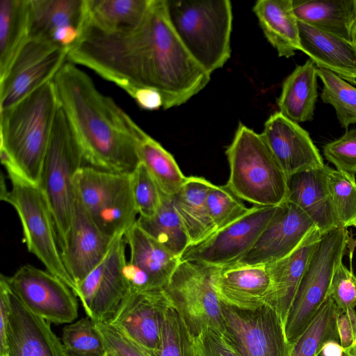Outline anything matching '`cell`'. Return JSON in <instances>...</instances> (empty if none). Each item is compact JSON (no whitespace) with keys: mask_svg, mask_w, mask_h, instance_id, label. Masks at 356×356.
I'll return each instance as SVG.
<instances>
[{"mask_svg":"<svg viewBox=\"0 0 356 356\" xmlns=\"http://www.w3.org/2000/svg\"><path fill=\"white\" fill-rule=\"evenodd\" d=\"M8 288V355L67 356L51 323L33 314Z\"/></svg>","mask_w":356,"mask_h":356,"instance_id":"obj_20","label":"cell"},{"mask_svg":"<svg viewBox=\"0 0 356 356\" xmlns=\"http://www.w3.org/2000/svg\"><path fill=\"white\" fill-rule=\"evenodd\" d=\"M211 280L219 301L226 307L254 310L266 305L270 287L266 265L212 266Z\"/></svg>","mask_w":356,"mask_h":356,"instance_id":"obj_19","label":"cell"},{"mask_svg":"<svg viewBox=\"0 0 356 356\" xmlns=\"http://www.w3.org/2000/svg\"><path fill=\"white\" fill-rule=\"evenodd\" d=\"M298 22L351 41L356 0H293Z\"/></svg>","mask_w":356,"mask_h":356,"instance_id":"obj_30","label":"cell"},{"mask_svg":"<svg viewBox=\"0 0 356 356\" xmlns=\"http://www.w3.org/2000/svg\"><path fill=\"white\" fill-rule=\"evenodd\" d=\"M194 356H239L232 342L221 331L207 329L192 337Z\"/></svg>","mask_w":356,"mask_h":356,"instance_id":"obj_42","label":"cell"},{"mask_svg":"<svg viewBox=\"0 0 356 356\" xmlns=\"http://www.w3.org/2000/svg\"><path fill=\"white\" fill-rule=\"evenodd\" d=\"M322 234L316 229L289 256L266 265L270 276L266 305L275 310L284 326L310 257Z\"/></svg>","mask_w":356,"mask_h":356,"instance_id":"obj_22","label":"cell"},{"mask_svg":"<svg viewBox=\"0 0 356 356\" xmlns=\"http://www.w3.org/2000/svg\"><path fill=\"white\" fill-rule=\"evenodd\" d=\"M114 238L97 226L75 193L72 221L60 248L62 261L75 289L103 259Z\"/></svg>","mask_w":356,"mask_h":356,"instance_id":"obj_17","label":"cell"},{"mask_svg":"<svg viewBox=\"0 0 356 356\" xmlns=\"http://www.w3.org/2000/svg\"><path fill=\"white\" fill-rule=\"evenodd\" d=\"M86 13V0H30L29 39L70 48L79 37Z\"/></svg>","mask_w":356,"mask_h":356,"instance_id":"obj_21","label":"cell"},{"mask_svg":"<svg viewBox=\"0 0 356 356\" xmlns=\"http://www.w3.org/2000/svg\"><path fill=\"white\" fill-rule=\"evenodd\" d=\"M326 181L333 213L339 227H356L355 175L326 166Z\"/></svg>","mask_w":356,"mask_h":356,"instance_id":"obj_35","label":"cell"},{"mask_svg":"<svg viewBox=\"0 0 356 356\" xmlns=\"http://www.w3.org/2000/svg\"><path fill=\"white\" fill-rule=\"evenodd\" d=\"M61 341L67 356H103L106 351L95 323L89 316L65 325Z\"/></svg>","mask_w":356,"mask_h":356,"instance_id":"obj_37","label":"cell"},{"mask_svg":"<svg viewBox=\"0 0 356 356\" xmlns=\"http://www.w3.org/2000/svg\"><path fill=\"white\" fill-rule=\"evenodd\" d=\"M137 104L145 110H156L163 106L161 95L155 90L150 89L137 90L131 96Z\"/></svg>","mask_w":356,"mask_h":356,"instance_id":"obj_47","label":"cell"},{"mask_svg":"<svg viewBox=\"0 0 356 356\" xmlns=\"http://www.w3.org/2000/svg\"><path fill=\"white\" fill-rule=\"evenodd\" d=\"M329 296L341 311L356 306V275L343 262L334 273Z\"/></svg>","mask_w":356,"mask_h":356,"instance_id":"obj_43","label":"cell"},{"mask_svg":"<svg viewBox=\"0 0 356 356\" xmlns=\"http://www.w3.org/2000/svg\"><path fill=\"white\" fill-rule=\"evenodd\" d=\"M261 134L287 179L325 165L308 131L280 111L268 118Z\"/></svg>","mask_w":356,"mask_h":356,"instance_id":"obj_18","label":"cell"},{"mask_svg":"<svg viewBox=\"0 0 356 356\" xmlns=\"http://www.w3.org/2000/svg\"><path fill=\"white\" fill-rule=\"evenodd\" d=\"M253 12L279 56L288 58L300 50L298 21L293 0H259L253 6Z\"/></svg>","mask_w":356,"mask_h":356,"instance_id":"obj_26","label":"cell"},{"mask_svg":"<svg viewBox=\"0 0 356 356\" xmlns=\"http://www.w3.org/2000/svg\"><path fill=\"white\" fill-rule=\"evenodd\" d=\"M317 67L308 59L285 79L277 99L279 111L299 123L313 120L318 99Z\"/></svg>","mask_w":356,"mask_h":356,"instance_id":"obj_28","label":"cell"},{"mask_svg":"<svg viewBox=\"0 0 356 356\" xmlns=\"http://www.w3.org/2000/svg\"><path fill=\"white\" fill-rule=\"evenodd\" d=\"M276 208L254 205L241 218L188 247L180 260L211 266L238 262L253 246Z\"/></svg>","mask_w":356,"mask_h":356,"instance_id":"obj_13","label":"cell"},{"mask_svg":"<svg viewBox=\"0 0 356 356\" xmlns=\"http://www.w3.org/2000/svg\"><path fill=\"white\" fill-rule=\"evenodd\" d=\"M10 310L9 288L3 275L0 278V356H8L7 327Z\"/></svg>","mask_w":356,"mask_h":356,"instance_id":"obj_45","label":"cell"},{"mask_svg":"<svg viewBox=\"0 0 356 356\" xmlns=\"http://www.w3.org/2000/svg\"><path fill=\"white\" fill-rule=\"evenodd\" d=\"M356 245V240H353L352 237H350L348 248H349L353 252L355 246Z\"/></svg>","mask_w":356,"mask_h":356,"instance_id":"obj_51","label":"cell"},{"mask_svg":"<svg viewBox=\"0 0 356 356\" xmlns=\"http://www.w3.org/2000/svg\"><path fill=\"white\" fill-rule=\"evenodd\" d=\"M318 229L299 207L286 200L276 210L251 249L236 263L268 265L296 250Z\"/></svg>","mask_w":356,"mask_h":356,"instance_id":"obj_15","label":"cell"},{"mask_svg":"<svg viewBox=\"0 0 356 356\" xmlns=\"http://www.w3.org/2000/svg\"><path fill=\"white\" fill-rule=\"evenodd\" d=\"M213 184L202 177L190 176L181 189L170 196L191 241L198 243L216 231L209 214L206 198Z\"/></svg>","mask_w":356,"mask_h":356,"instance_id":"obj_27","label":"cell"},{"mask_svg":"<svg viewBox=\"0 0 356 356\" xmlns=\"http://www.w3.org/2000/svg\"><path fill=\"white\" fill-rule=\"evenodd\" d=\"M106 352L111 356H154L152 353L130 339L108 323H95Z\"/></svg>","mask_w":356,"mask_h":356,"instance_id":"obj_44","label":"cell"},{"mask_svg":"<svg viewBox=\"0 0 356 356\" xmlns=\"http://www.w3.org/2000/svg\"><path fill=\"white\" fill-rule=\"evenodd\" d=\"M3 276L22 302L33 314L49 323H71L77 318L76 296L66 284L48 270L26 264L13 275Z\"/></svg>","mask_w":356,"mask_h":356,"instance_id":"obj_12","label":"cell"},{"mask_svg":"<svg viewBox=\"0 0 356 356\" xmlns=\"http://www.w3.org/2000/svg\"><path fill=\"white\" fill-rule=\"evenodd\" d=\"M323 154L336 170L355 175L356 128L346 130L339 138L326 143Z\"/></svg>","mask_w":356,"mask_h":356,"instance_id":"obj_41","label":"cell"},{"mask_svg":"<svg viewBox=\"0 0 356 356\" xmlns=\"http://www.w3.org/2000/svg\"><path fill=\"white\" fill-rule=\"evenodd\" d=\"M206 204L216 230L241 218L250 209L227 185L213 184L207 193Z\"/></svg>","mask_w":356,"mask_h":356,"instance_id":"obj_39","label":"cell"},{"mask_svg":"<svg viewBox=\"0 0 356 356\" xmlns=\"http://www.w3.org/2000/svg\"><path fill=\"white\" fill-rule=\"evenodd\" d=\"M136 223L179 259L191 245L188 235L170 196L164 195L162 204L154 216L149 218L138 217Z\"/></svg>","mask_w":356,"mask_h":356,"instance_id":"obj_33","label":"cell"},{"mask_svg":"<svg viewBox=\"0 0 356 356\" xmlns=\"http://www.w3.org/2000/svg\"><path fill=\"white\" fill-rule=\"evenodd\" d=\"M74 191L89 216L106 235L114 238L134 225L138 215L131 174L81 167L74 178Z\"/></svg>","mask_w":356,"mask_h":356,"instance_id":"obj_8","label":"cell"},{"mask_svg":"<svg viewBox=\"0 0 356 356\" xmlns=\"http://www.w3.org/2000/svg\"><path fill=\"white\" fill-rule=\"evenodd\" d=\"M229 175L226 185L254 206H277L286 200L287 177L261 134L241 122L226 149Z\"/></svg>","mask_w":356,"mask_h":356,"instance_id":"obj_4","label":"cell"},{"mask_svg":"<svg viewBox=\"0 0 356 356\" xmlns=\"http://www.w3.org/2000/svg\"><path fill=\"white\" fill-rule=\"evenodd\" d=\"M300 51L317 68L356 85V48L351 41L298 22Z\"/></svg>","mask_w":356,"mask_h":356,"instance_id":"obj_23","label":"cell"},{"mask_svg":"<svg viewBox=\"0 0 356 356\" xmlns=\"http://www.w3.org/2000/svg\"><path fill=\"white\" fill-rule=\"evenodd\" d=\"M52 80L84 162L97 169L131 174L140 160L127 113L71 62H65Z\"/></svg>","mask_w":356,"mask_h":356,"instance_id":"obj_1","label":"cell"},{"mask_svg":"<svg viewBox=\"0 0 356 356\" xmlns=\"http://www.w3.org/2000/svg\"><path fill=\"white\" fill-rule=\"evenodd\" d=\"M212 266L180 260L163 288L191 337L211 329L224 332L222 304L211 280Z\"/></svg>","mask_w":356,"mask_h":356,"instance_id":"obj_9","label":"cell"},{"mask_svg":"<svg viewBox=\"0 0 356 356\" xmlns=\"http://www.w3.org/2000/svg\"><path fill=\"white\" fill-rule=\"evenodd\" d=\"M337 330L339 343L343 348H347L356 339V311L348 309L341 311L337 318Z\"/></svg>","mask_w":356,"mask_h":356,"instance_id":"obj_46","label":"cell"},{"mask_svg":"<svg viewBox=\"0 0 356 356\" xmlns=\"http://www.w3.org/2000/svg\"><path fill=\"white\" fill-rule=\"evenodd\" d=\"M170 23L193 58L210 75L231 56L232 7L229 0H166Z\"/></svg>","mask_w":356,"mask_h":356,"instance_id":"obj_3","label":"cell"},{"mask_svg":"<svg viewBox=\"0 0 356 356\" xmlns=\"http://www.w3.org/2000/svg\"><path fill=\"white\" fill-rule=\"evenodd\" d=\"M224 333L239 356H290L293 346L272 307L241 310L222 305Z\"/></svg>","mask_w":356,"mask_h":356,"instance_id":"obj_11","label":"cell"},{"mask_svg":"<svg viewBox=\"0 0 356 356\" xmlns=\"http://www.w3.org/2000/svg\"><path fill=\"white\" fill-rule=\"evenodd\" d=\"M351 42L353 43L356 48V13L351 29Z\"/></svg>","mask_w":356,"mask_h":356,"instance_id":"obj_49","label":"cell"},{"mask_svg":"<svg viewBox=\"0 0 356 356\" xmlns=\"http://www.w3.org/2000/svg\"><path fill=\"white\" fill-rule=\"evenodd\" d=\"M30 0H0V81L29 40Z\"/></svg>","mask_w":356,"mask_h":356,"instance_id":"obj_31","label":"cell"},{"mask_svg":"<svg viewBox=\"0 0 356 356\" xmlns=\"http://www.w3.org/2000/svg\"><path fill=\"white\" fill-rule=\"evenodd\" d=\"M124 234L114 238L103 259L74 291L95 323H108L129 291L124 274L127 245Z\"/></svg>","mask_w":356,"mask_h":356,"instance_id":"obj_10","label":"cell"},{"mask_svg":"<svg viewBox=\"0 0 356 356\" xmlns=\"http://www.w3.org/2000/svg\"><path fill=\"white\" fill-rule=\"evenodd\" d=\"M127 122L136 140L140 162L163 193L172 196L181 189L187 177L183 174L173 156L143 131L129 115Z\"/></svg>","mask_w":356,"mask_h":356,"instance_id":"obj_29","label":"cell"},{"mask_svg":"<svg viewBox=\"0 0 356 356\" xmlns=\"http://www.w3.org/2000/svg\"><path fill=\"white\" fill-rule=\"evenodd\" d=\"M318 356H351L338 341H330L325 343Z\"/></svg>","mask_w":356,"mask_h":356,"instance_id":"obj_48","label":"cell"},{"mask_svg":"<svg viewBox=\"0 0 356 356\" xmlns=\"http://www.w3.org/2000/svg\"><path fill=\"white\" fill-rule=\"evenodd\" d=\"M59 103L53 80L0 110V156L8 176L40 185Z\"/></svg>","mask_w":356,"mask_h":356,"instance_id":"obj_2","label":"cell"},{"mask_svg":"<svg viewBox=\"0 0 356 356\" xmlns=\"http://www.w3.org/2000/svg\"><path fill=\"white\" fill-rule=\"evenodd\" d=\"M154 356H194L192 337L172 303L166 308Z\"/></svg>","mask_w":356,"mask_h":356,"instance_id":"obj_38","label":"cell"},{"mask_svg":"<svg viewBox=\"0 0 356 356\" xmlns=\"http://www.w3.org/2000/svg\"><path fill=\"white\" fill-rule=\"evenodd\" d=\"M83 158L69 120L59 107L44 157L40 186L51 207L59 249L69 230L74 211V178Z\"/></svg>","mask_w":356,"mask_h":356,"instance_id":"obj_5","label":"cell"},{"mask_svg":"<svg viewBox=\"0 0 356 356\" xmlns=\"http://www.w3.org/2000/svg\"><path fill=\"white\" fill-rule=\"evenodd\" d=\"M8 177L11 189L1 185L0 197L16 211L28 250L74 292L75 285L62 261L52 211L44 191L39 185Z\"/></svg>","mask_w":356,"mask_h":356,"instance_id":"obj_6","label":"cell"},{"mask_svg":"<svg viewBox=\"0 0 356 356\" xmlns=\"http://www.w3.org/2000/svg\"><path fill=\"white\" fill-rule=\"evenodd\" d=\"M170 304L163 289L129 290L108 324L153 353L160 341L164 312Z\"/></svg>","mask_w":356,"mask_h":356,"instance_id":"obj_16","label":"cell"},{"mask_svg":"<svg viewBox=\"0 0 356 356\" xmlns=\"http://www.w3.org/2000/svg\"><path fill=\"white\" fill-rule=\"evenodd\" d=\"M341 309L329 296L309 325L293 343L290 356H318L325 343H339L337 318Z\"/></svg>","mask_w":356,"mask_h":356,"instance_id":"obj_34","label":"cell"},{"mask_svg":"<svg viewBox=\"0 0 356 356\" xmlns=\"http://www.w3.org/2000/svg\"><path fill=\"white\" fill-rule=\"evenodd\" d=\"M317 75L323 83L322 101L333 106L341 127L348 130L356 124V88L324 69L317 68Z\"/></svg>","mask_w":356,"mask_h":356,"instance_id":"obj_36","label":"cell"},{"mask_svg":"<svg viewBox=\"0 0 356 356\" xmlns=\"http://www.w3.org/2000/svg\"><path fill=\"white\" fill-rule=\"evenodd\" d=\"M350 236L346 228L336 227L322 234L298 288L285 326L293 344L309 325L329 296L334 273L342 263Z\"/></svg>","mask_w":356,"mask_h":356,"instance_id":"obj_7","label":"cell"},{"mask_svg":"<svg viewBox=\"0 0 356 356\" xmlns=\"http://www.w3.org/2000/svg\"><path fill=\"white\" fill-rule=\"evenodd\" d=\"M151 0H86V19L102 31L134 30L143 22Z\"/></svg>","mask_w":356,"mask_h":356,"instance_id":"obj_32","label":"cell"},{"mask_svg":"<svg viewBox=\"0 0 356 356\" xmlns=\"http://www.w3.org/2000/svg\"><path fill=\"white\" fill-rule=\"evenodd\" d=\"M131 182L139 217H152L160 208L165 194L141 162L131 173Z\"/></svg>","mask_w":356,"mask_h":356,"instance_id":"obj_40","label":"cell"},{"mask_svg":"<svg viewBox=\"0 0 356 356\" xmlns=\"http://www.w3.org/2000/svg\"><path fill=\"white\" fill-rule=\"evenodd\" d=\"M326 166L290 176L286 200L305 212L322 234L339 227L328 193Z\"/></svg>","mask_w":356,"mask_h":356,"instance_id":"obj_25","label":"cell"},{"mask_svg":"<svg viewBox=\"0 0 356 356\" xmlns=\"http://www.w3.org/2000/svg\"><path fill=\"white\" fill-rule=\"evenodd\" d=\"M103 356H111V355L106 351L105 354Z\"/></svg>","mask_w":356,"mask_h":356,"instance_id":"obj_52","label":"cell"},{"mask_svg":"<svg viewBox=\"0 0 356 356\" xmlns=\"http://www.w3.org/2000/svg\"><path fill=\"white\" fill-rule=\"evenodd\" d=\"M68 51V47L49 40L29 39L0 81V110L52 80L65 63Z\"/></svg>","mask_w":356,"mask_h":356,"instance_id":"obj_14","label":"cell"},{"mask_svg":"<svg viewBox=\"0 0 356 356\" xmlns=\"http://www.w3.org/2000/svg\"><path fill=\"white\" fill-rule=\"evenodd\" d=\"M346 352L351 356H356V339L354 342L347 348H344Z\"/></svg>","mask_w":356,"mask_h":356,"instance_id":"obj_50","label":"cell"},{"mask_svg":"<svg viewBox=\"0 0 356 356\" xmlns=\"http://www.w3.org/2000/svg\"><path fill=\"white\" fill-rule=\"evenodd\" d=\"M124 235L130 250L127 264L141 275L149 289H163L176 270L180 259L136 222Z\"/></svg>","mask_w":356,"mask_h":356,"instance_id":"obj_24","label":"cell"}]
</instances>
